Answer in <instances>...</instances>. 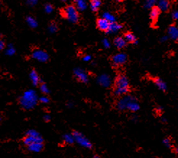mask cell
<instances>
[{
	"label": "cell",
	"instance_id": "1",
	"mask_svg": "<svg viewBox=\"0 0 178 158\" xmlns=\"http://www.w3.org/2000/svg\"><path fill=\"white\" fill-rule=\"evenodd\" d=\"M37 95L33 90H28L20 98V103L25 109H31L36 105Z\"/></svg>",
	"mask_w": 178,
	"mask_h": 158
},
{
	"label": "cell",
	"instance_id": "2",
	"mask_svg": "<svg viewBox=\"0 0 178 158\" xmlns=\"http://www.w3.org/2000/svg\"><path fill=\"white\" fill-rule=\"evenodd\" d=\"M129 90V81L125 75H120L117 77L115 81L114 94L120 96L126 94Z\"/></svg>",
	"mask_w": 178,
	"mask_h": 158
},
{
	"label": "cell",
	"instance_id": "3",
	"mask_svg": "<svg viewBox=\"0 0 178 158\" xmlns=\"http://www.w3.org/2000/svg\"><path fill=\"white\" fill-rule=\"evenodd\" d=\"M62 16L67 19V20L71 22L72 23H76L79 19L78 9L73 5L67 6L66 7L62 9Z\"/></svg>",
	"mask_w": 178,
	"mask_h": 158
},
{
	"label": "cell",
	"instance_id": "4",
	"mask_svg": "<svg viewBox=\"0 0 178 158\" xmlns=\"http://www.w3.org/2000/svg\"><path fill=\"white\" fill-rule=\"evenodd\" d=\"M73 135L75 139V142H77L78 144L81 146L86 147V148L91 149L92 147V144L85 136L82 135V134H80V132L78 131H74L73 133Z\"/></svg>",
	"mask_w": 178,
	"mask_h": 158
},
{
	"label": "cell",
	"instance_id": "5",
	"mask_svg": "<svg viewBox=\"0 0 178 158\" xmlns=\"http://www.w3.org/2000/svg\"><path fill=\"white\" fill-rule=\"evenodd\" d=\"M112 61L114 66H122L127 61V56L124 53H119L112 56Z\"/></svg>",
	"mask_w": 178,
	"mask_h": 158
},
{
	"label": "cell",
	"instance_id": "6",
	"mask_svg": "<svg viewBox=\"0 0 178 158\" xmlns=\"http://www.w3.org/2000/svg\"><path fill=\"white\" fill-rule=\"evenodd\" d=\"M135 98H136V97L132 96V95H127V96L123 97L122 98H121L118 102H117V108L120 110H124L127 109V104Z\"/></svg>",
	"mask_w": 178,
	"mask_h": 158
},
{
	"label": "cell",
	"instance_id": "7",
	"mask_svg": "<svg viewBox=\"0 0 178 158\" xmlns=\"http://www.w3.org/2000/svg\"><path fill=\"white\" fill-rule=\"evenodd\" d=\"M32 57L41 62H46L49 59L48 54L45 51H41V50H36V51L33 52Z\"/></svg>",
	"mask_w": 178,
	"mask_h": 158
},
{
	"label": "cell",
	"instance_id": "8",
	"mask_svg": "<svg viewBox=\"0 0 178 158\" xmlns=\"http://www.w3.org/2000/svg\"><path fill=\"white\" fill-rule=\"evenodd\" d=\"M74 75L75 76L76 79L80 82L82 83H87L88 82V75H86V73L82 70L81 69H75L74 70Z\"/></svg>",
	"mask_w": 178,
	"mask_h": 158
},
{
	"label": "cell",
	"instance_id": "9",
	"mask_svg": "<svg viewBox=\"0 0 178 158\" xmlns=\"http://www.w3.org/2000/svg\"><path fill=\"white\" fill-rule=\"evenodd\" d=\"M110 23H109L108 20H106V19H104V17H101V18H99L97 19L96 25H97V28H99L100 30H101V31L107 32L109 28Z\"/></svg>",
	"mask_w": 178,
	"mask_h": 158
},
{
	"label": "cell",
	"instance_id": "10",
	"mask_svg": "<svg viewBox=\"0 0 178 158\" xmlns=\"http://www.w3.org/2000/svg\"><path fill=\"white\" fill-rule=\"evenodd\" d=\"M97 82L100 85L107 88V87H109L112 83V79L107 75H102L98 77Z\"/></svg>",
	"mask_w": 178,
	"mask_h": 158
},
{
	"label": "cell",
	"instance_id": "11",
	"mask_svg": "<svg viewBox=\"0 0 178 158\" xmlns=\"http://www.w3.org/2000/svg\"><path fill=\"white\" fill-rule=\"evenodd\" d=\"M43 139L41 136H38V137H34V136H28L26 135L25 136V138L23 139V143L27 146H29V145L33 144L35 142H41L43 143Z\"/></svg>",
	"mask_w": 178,
	"mask_h": 158
},
{
	"label": "cell",
	"instance_id": "12",
	"mask_svg": "<svg viewBox=\"0 0 178 158\" xmlns=\"http://www.w3.org/2000/svg\"><path fill=\"white\" fill-rule=\"evenodd\" d=\"M168 37L174 41L178 40V27L175 25H171L168 28Z\"/></svg>",
	"mask_w": 178,
	"mask_h": 158
},
{
	"label": "cell",
	"instance_id": "13",
	"mask_svg": "<svg viewBox=\"0 0 178 158\" xmlns=\"http://www.w3.org/2000/svg\"><path fill=\"white\" fill-rule=\"evenodd\" d=\"M156 4H157L158 8L162 12H166V11L168 10L169 9V6H170V4H169L168 0H158Z\"/></svg>",
	"mask_w": 178,
	"mask_h": 158
},
{
	"label": "cell",
	"instance_id": "14",
	"mask_svg": "<svg viewBox=\"0 0 178 158\" xmlns=\"http://www.w3.org/2000/svg\"><path fill=\"white\" fill-rule=\"evenodd\" d=\"M139 108H140V105H139L138 103L137 102L136 98H135L132 100L130 101L127 105V109L130 110V111H132V112L138 111V110H139Z\"/></svg>",
	"mask_w": 178,
	"mask_h": 158
},
{
	"label": "cell",
	"instance_id": "15",
	"mask_svg": "<svg viewBox=\"0 0 178 158\" xmlns=\"http://www.w3.org/2000/svg\"><path fill=\"white\" fill-rule=\"evenodd\" d=\"M28 147V149L31 152H39L43 149V143L41 142H35L33 144L29 145Z\"/></svg>",
	"mask_w": 178,
	"mask_h": 158
},
{
	"label": "cell",
	"instance_id": "16",
	"mask_svg": "<svg viewBox=\"0 0 178 158\" xmlns=\"http://www.w3.org/2000/svg\"><path fill=\"white\" fill-rule=\"evenodd\" d=\"M114 44L117 49H123L126 45V41L122 37H117L114 40Z\"/></svg>",
	"mask_w": 178,
	"mask_h": 158
},
{
	"label": "cell",
	"instance_id": "17",
	"mask_svg": "<svg viewBox=\"0 0 178 158\" xmlns=\"http://www.w3.org/2000/svg\"><path fill=\"white\" fill-rule=\"evenodd\" d=\"M30 78L33 85L36 86L39 84V82H40V78H39L38 74H37V72L34 70V69H33V70L30 71Z\"/></svg>",
	"mask_w": 178,
	"mask_h": 158
},
{
	"label": "cell",
	"instance_id": "18",
	"mask_svg": "<svg viewBox=\"0 0 178 158\" xmlns=\"http://www.w3.org/2000/svg\"><path fill=\"white\" fill-rule=\"evenodd\" d=\"M160 14V10L158 8V6H154L151 9V12H150V17L153 21L157 20L158 16Z\"/></svg>",
	"mask_w": 178,
	"mask_h": 158
},
{
	"label": "cell",
	"instance_id": "19",
	"mask_svg": "<svg viewBox=\"0 0 178 158\" xmlns=\"http://www.w3.org/2000/svg\"><path fill=\"white\" fill-rule=\"evenodd\" d=\"M122 28V26L116 23L115 22L114 23H110L109 28V29L107 30V32H109V33H115L116 32L119 31Z\"/></svg>",
	"mask_w": 178,
	"mask_h": 158
},
{
	"label": "cell",
	"instance_id": "20",
	"mask_svg": "<svg viewBox=\"0 0 178 158\" xmlns=\"http://www.w3.org/2000/svg\"><path fill=\"white\" fill-rule=\"evenodd\" d=\"M124 38L125 39L126 41H127V42H130V43H135V44H137L138 43V41H137V38L136 36L133 33H132V32H126L125 34V37H124Z\"/></svg>",
	"mask_w": 178,
	"mask_h": 158
},
{
	"label": "cell",
	"instance_id": "21",
	"mask_svg": "<svg viewBox=\"0 0 178 158\" xmlns=\"http://www.w3.org/2000/svg\"><path fill=\"white\" fill-rule=\"evenodd\" d=\"M74 2H75L76 8L78 9V10L83 11L86 10L87 6L86 0H74Z\"/></svg>",
	"mask_w": 178,
	"mask_h": 158
},
{
	"label": "cell",
	"instance_id": "22",
	"mask_svg": "<svg viewBox=\"0 0 178 158\" xmlns=\"http://www.w3.org/2000/svg\"><path fill=\"white\" fill-rule=\"evenodd\" d=\"M154 83H155L156 86L160 90L165 91L167 90L166 83H165L162 79H161L160 78H156V79H154Z\"/></svg>",
	"mask_w": 178,
	"mask_h": 158
},
{
	"label": "cell",
	"instance_id": "23",
	"mask_svg": "<svg viewBox=\"0 0 178 158\" xmlns=\"http://www.w3.org/2000/svg\"><path fill=\"white\" fill-rule=\"evenodd\" d=\"M101 5V0H91L90 6L91 9L93 11H98L100 6Z\"/></svg>",
	"mask_w": 178,
	"mask_h": 158
},
{
	"label": "cell",
	"instance_id": "24",
	"mask_svg": "<svg viewBox=\"0 0 178 158\" xmlns=\"http://www.w3.org/2000/svg\"><path fill=\"white\" fill-rule=\"evenodd\" d=\"M156 3H157L156 0H145L143 6L147 10H150V9L153 8Z\"/></svg>",
	"mask_w": 178,
	"mask_h": 158
},
{
	"label": "cell",
	"instance_id": "25",
	"mask_svg": "<svg viewBox=\"0 0 178 158\" xmlns=\"http://www.w3.org/2000/svg\"><path fill=\"white\" fill-rule=\"evenodd\" d=\"M26 22H27L28 25L32 28H36L37 25H38V23H37L36 19L32 17H28L27 18H26Z\"/></svg>",
	"mask_w": 178,
	"mask_h": 158
},
{
	"label": "cell",
	"instance_id": "26",
	"mask_svg": "<svg viewBox=\"0 0 178 158\" xmlns=\"http://www.w3.org/2000/svg\"><path fill=\"white\" fill-rule=\"evenodd\" d=\"M102 17H104V19H106V20H108L109 23H114L115 22V17L113 15L111 14L109 12H104L103 15H102Z\"/></svg>",
	"mask_w": 178,
	"mask_h": 158
},
{
	"label": "cell",
	"instance_id": "27",
	"mask_svg": "<svg viewBox=\"0 0 178 158\" xmlns=\"http://www.w3.org/2000/svg\"><path fill=\"white\" fill-rule=\"evenodd\" d=\"M63 138H64V140L65 142L67 143V144H73L74 142H75V139H74V136L73 134H67L64 135L63 136Z\"/></svg>",
	"mask_w": 178,
	"mask_h": 158
},
{
	"label": "cell",
	"instance_id": "28",
	"mask_svg": "<svg viewBox=\"0 0 178 158\" xmlns=\"http://www.w3.org/2000/svg\"><path fill=\"white\" fill-rule=\"evenodd\" d=\"M49 30L50 32L54 33V32H55L57 30V25L54 23H51L49 26Z\"/></svg>",
	"mask_w": 178,
	"mask_h": 158
},
{
	"label": "cell",
	"instance_id": "29",
	"mask_svg": "<svg viewBox=\"0 0 178 158\" xmlns=\"http://www.w3.org/2000/svg\"><path fill=\"white\" fill-rule=\"evenodd\" d=\"M15 49L14 48H13V46L12 45H9V47H8V49H7V50L6 51V54L7 55H8V56H12V55H13V54L15 53Z\"/></svg>",
	"mask_w": 178,
	"mask_h": 158
},
{
	"label": "cell",
	"instance_id": "30",
	"mask_svg": "<svg viewBox=\"0 0 178 158\" xmlns=\"http://www.w3.org/2000/svg\"><path fill=\"white\" fill-rule=\"evenodd\" d=\"M40 90H41V92H42L43 93H44V94H48V93L49 92V89H48L47 85H46V84H44V83L41 84Z\"/></svg>",
	"mask_w": 178,
	"mask_h": 158
},
{
	"label": "cell",
	"instance_id": "31",
	"mask_svg": "<svg viewBox=\"0 0 178 158\" xmlns=\"http://www.w3.org/2000/svg\"><path fill=\"white\" fill-rule=\"evenodd\" d=\"M26 135L34 136V137H38V136H40L38 132L35 131V130H29V131L27 132V134H26Z\"/></svg>",
	"mask_w": 178,
	"mask_h": 158
},
{
	"label": "cell",
	"instance_id": "32",
	"mask_svg": "<svg viewBox=\"0 0 178 158\" xmlns=\"http://www.w3.org/2000/svg\"><path fill=\"white\" fill-rule=\"evenodd\" d=\"M44 10H45L46 12L48 13V14H49V13H51L52 11H53V6H52L51 4H47L45 5Z\"/></svg>",
	"mask_w": 178,
	"mask_h": 158
},
{
	"label": "cell",
	"instance_id": "33",
	"mask_svg": "<svg viewBox=\"0 0 178 158\" xmlns=\"http://www.w3.org/2000/svg\"><path fill=\"white\" fill-rule=\"evenodd\" d=\"M102 44H103L104 47L106 48V49H108V48L110 47V42L109 41L108 39L104 38L103 41H102Z\"/></svg>",
	"mask_w": 178,
	"mask_h": 158
},
{
	"label": "cell",
	"instance_id": "34",
	"mask_svg": "<svg viewBox=\"0 0 178 158\" xmlns=\"http://www.w3.org/2000/svg\"><path fill=\"white\" fill-rule=\"evenodd\" d=\"M163 144L165 145V147H171V142H170V140L169 139H164V140H163Z\"/></svg>",
	"mask_w": 178,
	"mask_h": 158
},
{
	"label": "cell",
	"instance_id": "35",
	"mask_svg": "<svg viewBox=\"0 0 178 158\" xmlns=\"http://www.w3.org/2000/svg\"><path fill=\"white\" fill-rule=\"evenodd\" d=\"M39 101L43 103H48L49 102V99L47 97H41L39 98Z\"/></svg>",
	"mask_w": 178,
	"mask_h": 158
},
{
	"label": "cell",
	"instance_id": "36",
	"mask_svg": "<svg viewBox=\"0 0 178 158\" xmlns=\"http://www.w3.org/2000/svg\"><path fill=\"white\" fill-rule=\"evenodd\" d=\"M171 16H172V18L174 19L178 20V11H175V12H173L172 15H171Z\"/></svg>",
	"mask_w": 178,
	"mask_h": 158
},
{
	"label": "cell",
	"instance_id": "37",
	"mask_svg": "<svg viewBox=\"0 0 178 158\" xmlns=\"http://www.w3.org/2000/svg\"><path fill=\"white\" fill-rule=\"evenodd\" d=\"M37 1H38V0H28L27 3L29 4V5L33 6V5H34V4H36Z\"/></svg>",
	"mask_w": 178,
	"mask_h": 158
},
{
	"label": "cell",
	"instance_id": "38",
	"mask_svg": "<svg viewBox=\"0 0 178 158\" xmlns=\"http://www.w3.org/2000/svg\"><path fill=\"white\" fill-rule=\"evenodd\" d=\"M82 59H83V61H85V62H89V61L91 59V56L90 55H86L83 56Z\"/></svg>",
	"mask_w": 178,
	"mask_h": 158
},
{
	"label": "cell",
	"instance_id": "39",
	"mask_svg": "<svg viewBox=\"0 0 178 158\" xmlns=\"http://www.w3.org/2000/svg\"><path fill=\"white\" fill-rule=\"evenodd\" d=\"M4 47H5V43H4L3 41H0V51L3 50Z\"/></svg>",
	"mask_w": 178,
	"mask_h": 158
},
{
	"label": "cell",
	"instance_id": "40",
	"mask_svg": "<svg viewBox=\"0 0 178 158\" xmlns=\"http://www.w3.org/2000/svg\"><path fill=\"white\" fill-rule=\"evenodd\" d=\"M167 39H168V36H164L160 38V41H161V42H165V41H167Z\"/></svg>",
	"mask_w": 178,
	"mask_h": 158
},
{
	"label": "cell",
	"instance_id": "41",
	"mask_svg": "<svg viewBox=\"0 0 178 158\" xmlns=\"http://www.w3.org/2000/svg\"><path fill=\"white\" fill-rule=\"evenodd\" d=\"M50 118H50V116H49V115H46V116H44V117H43V119H44V121H47V122L50 121Z\"/></svg>",
	"mask_w": 178,
	"mask_h": 158
},
{
	"label": "cell",
	"instance_id": "42",
	"mask_svg": "<svg viewBox=\"0 0 178 158\" xmlns=\"http://www.w3.org/2000/svg\"><path fill=\"white\" fill-rule=\"evenodd\" d=\"M176 153H177V155H178V147L177 149H176Z\"/></svg>",
	"mask_w": 178,
	"mask_h": 158
},
{
	"label": "cell",
	"instance_id": "43",
	"mask_svg": "<svg viewBox=\"0 0 178 158\" xmlns=\"http://www.w3.org/2000/svg\"><path fill=\"white\" fill-rule=\"evenodd\" d=\"M117 1H118V2H122V1H124V0H117Z\"/></svg>",
	"mask_w": 178,
	"mask_h": 158
},
{
	"label": "cell",
	"instance_id": "44",
	"mask_svg": "<svg viewBox=\"0 0 178 158\" xmlns=\"http://www.w3.org/2000/svg\"><path fill=\"white\" fill-rule=\"evenodd\" d=\"M62 1H63V2H67V1H68V0H62Z\"/></svg>",
	"mask_w": 178,
	"mask_h": 158
},
{
	"label": "cell",
	"instance_id": "45",
	"mask_svg": "<svg viewBox=\"0 0 178 158\" xmlns=\"http://www.w3.org/2000/svg\"><path fill=\"white\" fill-rule=\"evenodd\" d=\"M0 121H1V118H0Z\"/></svg>",
	"mask_w": 178,
	"mask_h": 158
},
{
	"label": "cell",
	"instance_id": "46",
	"mask_svg": "<svg viewBox=\"0 0 178 158\" xmlns=\"http://www.w3.org/2000/svg\"><path fill=\"white\" fill-rule=\"evenodd\" d=\"M0 37H1V35H0Z\"/></svg>",
	"mask_w": 178,
	"mask_h": 158
}]
</instances>
